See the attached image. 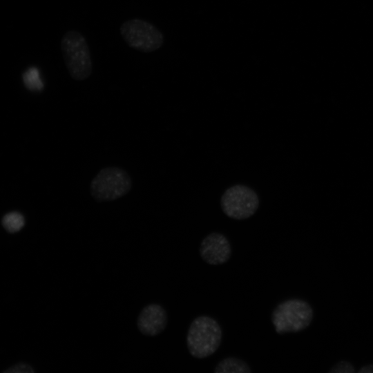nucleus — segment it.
<instances>
[{
  "mask_svg": "<svg viewBox=\"0 0 373 373\" xmlns=\"http://www.w3.org/2000/svg\"><path fill=\"white\" fill-rule=\"evenodd\" d=\"M60 49L70 77L82 82L89 78L93 70L90 50L86 37L77 30H69L62 36Z\"/></svg>",
  "mask_w": 373,
  "mask_h": 373,
  "instance_id": "obj_1",
  "label": "nucleus"
},
{
  "mask_svg": "<svg viewBox=\"0 0 373 373\" xmlns=\"http://www.w3.org/2000/svg\"><path fill=\"white\" fill-rule=\"evenodd\" d=\"M222 338V332L218 321L209 316H200L189 325L186 335L187 348L193 357L204 358L216 352Z\"/></svg>",
  "mask_w": 373,
  "mask_h": 373,
  "instance_id": "obj_2",
  "label": "nucleus"
},
{
  "mask_svg": "<svg viewBox=\"0 0 373 373\" xmlns=\"http://www.w3.org/2000/svg\"><path fill=\"white\" fill-rule=\"evenodd\" d=\"M313 316V309L307 301L291 298L275 307L271 314V322L278 334L294 333L307 328Z\"/></svg>",
  "mask_w": 373,
  "mask_h": 373,
  "instance_id": "obj_3",
  "label": "nucleus"
},
{
  "mask_svg": "<svg viewBox=\"0 0 373 373\" xmlns=\"http://www.w3.org/2000/svg\"><path fill=\"white\" fill-rule=\"evenodd\" d=\"M119 30L128 47L143 53L156 51L164 43L162 32L150 21L141 18L124 21Z\"/></svg>",
  "mask_w": 373,
  "mask_h": 373,
  "instance_id": "obj_4",
  "label": "nucleus"
},
{
  "mask_svg": "<svg viewBox=\"0 0 373 373\" xmlns=\"http://www.w3.org/2000/svg\"><path fill=\"white\" fill-rule=\"evenodd\" d=\"M90 193L99 202H111L122 198L132 188V179L123 169L108 166L101 169L90 182Z\"/></svg>",
  "mask_w": 373,
  "mask_h": 373,
  "instance_id": "obj_5",
  "label": "nucleus"
},
{
  "mask_svg": "<svg viewBox=\"0 0 373 373\" xmlns=\"http://www.w3.org/2000/svg\"><path fill=\"white\" fill-rule=\"evenodd\" d=\"M220 204L224 213L228 217L245 220L256 213L259 206V198L249 186L236 184L224 192Z\"/></svg>",
  "mask_w": 373,
  "mask_h": 373,
  "instance_id": "obj_6",
  "label": "nucleus"
},
{
  "mask_svg": "<svg viewBox=\"0 0 373 373\" xmlns=\"http://www.w3.org/2000/svg\"><path fill=\"white\" fill-rule=\"evenodd\" d=\"M202 259L211 265L227 262L231 255V246L227 238L218 232H213L205 236L200 246Z\"/></svg>",
  "mask_w": 373,
  "mask_h": 373,
  "instance_id": "obj_7",
  "label": "nucleus"
},
{
  "mask_svg": "<svg viewBox=\"0 0 373 373\" xmlns=\"http://www.w3.org/2000/svg\"><path fill=\"white\" fill-rule=\"evenodd\" d=\"M167 322L168 316L165 309L159 304L151 303L146 305L140 312L137 326L142 334L154 336L164 330Z\"/></svg>",
  "mask_w": 373,
  "mask_h": 373,
  "instance_id": "obj_8",
  "label": "nucleus"
},
{
  "mask_svg": "<svg viewBox=\"0 0 373 373\" xmlns=\"http://www.w3.org/2000/svg\"><path fill=\"white\" fill-rule=\"evenodd\" d=\"M251 369L244 360L236 356H227L216 365L214 373H250Z\"/></svg>",
  "mask_w": 373,
  "mask_h": 373,
  "instance_id": "obj_9",
  "label": "nucleus"
},
{
  "mask_svg": "<svg viewBox=\"0 0 373 373\" xmlns=\"http://www.w3.org/2000/svg\"><path fill=\"white\" fill-rule=\"evenodd\" d=\"M3 227L10 233L20 231L24 226L23 216L18 212H10L4 216L2 220Z\"/></svg>",
  "mask_w": 373,
  "mask_h": 373,
  "instance_id": "obj_10",
  "label": "nucleus"
},
{
  "mask_svg": "<svg viewBox=\"0 0 373 373\" xmlns=\"http://www.w3.org/2000/svg\"><path fill=\"white\" fill-rule=\"evenodd\" d=\"M22 80L25 86L30 90H40L43 88L39 72L35 68H28L23 73Z\"/></svg>",
  "mask_w": 373,
  "mask_h": 373,
  "instance_id": "obj_11",
  "label": "nucleus"
},
{
  "mask_svg": "<svg viewBox=\"0 0 373 373\" xmlns=\"http://www.w3.org/2000/svg\"><path fill=\"white\" fill-rule=\"evenodd\" d=\"M35 371L31 366L26 363H19L10 367L5 373H33Z\"/></svg>",
  "mask_w": 373,
  "mask_h": 373,
  "instance_id": "obj_12",
  "label": "nucleus"
},
{
  "mask_svg": "<svg viewBox=\"0 0 373 373\" xmlns=\"http://www.w3.org/2000/svg\"><path fill=\"white\" fill-rule=\"evenodd\" d=\"M334 372H344L350 373L354 372V369L352 365L347 361H341L336 364L331 370Z\"/></svg>",
  "mask_w": 373,
  "mask_h": 373,
  "instance_id": "obj_13",
  "label": "nucleus"
},
{
  "mask_svg": "<svg viewBox=\"0 0 373 373\" xmlns=\"http://www.w3.org/2000/svg\"><path fill=\"white\" fill-rule=\"evenodd\" d=\"M359 372L363 373H372L373 372V365H368L361 368L358 371Z\"/></svg>",
  "mask_w": 373,
  "mask_h": 373,
  "instance_id": "obj_14",
  "label": "nucleus"
}]
</instances>
